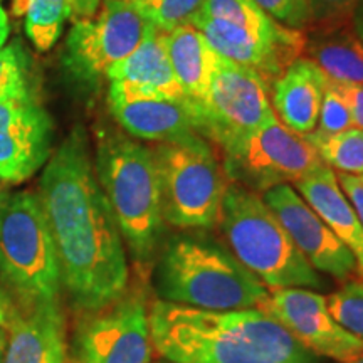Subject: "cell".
Segmentation results:
<instances>
[{
  "label": "cell",
  "mask_w": 363,
  "mask_h": 363,
  "mask_svg": "<svg viewBox=\"0 0 363 363\" xmlns=\"http://www.w3.org/2000/svg\"><path fill=\"white\" fill-rule=\"evenodd\" d=\"M38 94L30 57L21 40L0 48V99Z\"/></svg>",
  "instance_id": "d4e9b609"
},
{
  "label": "cell",
  "mask_w": 363,
  "mask_h": 363,
  "mask_svg": "<svg viewBox=\"0 0 363 363\" xmlns=\"http://www.w3.org/2000/svg\"><path fill=\"white\" fill-rule=\"evenodd\" d=\"M203 0H155L140 9L150 24L160 33H170L187 24L199 11Z\"/></svg>",
  "instance_id": "83f0119b"
},
{
  "label": "cell",
  "mask_w": 363,
  "mask_h": 363,
  "mask_svg": "<svg viewBox=\"0 0 363 363\" xmlns=\"http://www.w3.org/2000/svg\"><path fill=\"white\" fill-rule=\"evenodd\" d=\"M0 353H2V348H0Z\"/></svg>",
  "instance_id": "b9f144b4"
},
{
  "label": "cell",
  "mask_w": 363,
  "mask_h": 363,
  "mask_svg": "<svg viewBox=\"0 0 363 363\" xmlns=\"http://www.w3.org/2000/svg\"><path fill=\"white\" fill-rule=\"evenodd\" d=\"M0 286L21 306L62 296L56 246L38 192L9 194L0 203Z\"/></svg>",
  "instance_id": "8992f818"
},
{
  "label": "cell",
  "mask_w": 363,
  "mask_h": 363,
  "mask_svg": "<svg viewBox=\"0 0 363 363\" xmlns=\"http://www.w3.org/2000/svg\"><path fill=\"white\" fill-rule=\"evenodd\" d=\"M338 184L345 195L348 197V201L355 208L358 220L363 227V179L357 175H347V174H337Z\"/></svg>",
  "instance_id": "d6a6232c"
},
{
  "label": "cell",
  "mask_w": 363,
  "mask_h": 363,
  "mask_svg": "<svg viewBox=\"0 0 363 363\" xmlns=\"http://www.w3.org/2000/svg\"><path fill=\"white\" fill-rule=\"evenodd\" d=\"M220 152L227 180L256 194L278 185H294L323 163L305 136L294 133L276 116Z\"/></svg>",
  "instance_id": "9c48e42d"
},
{
  "label": "cell",
  "mask_w": 363,
  "mask_h": 363,
  "mask_svg": "<svg viewBox=\"0 0 363 363\" xmlns=\"http://www.w3.org/2000/svg\"><path fill=\"white\" fill-rule=\"evenodd\" d=\"M219 227L227 247L269 291L325 288L323 276L305 259L259 194L229 184Z\"/></svg>",
  "instance_id": "5b68a950"
},
{
  "label": "cell",
  "mask_w": 363,
  "mask_h": 363,
  "mask_svg": "<svg viewBox=\"0 0 363 363\" xmlns=\"http://www.w3.org/2000/svg\"><path fill=\"white\" fill-rule=\"evenodd\" d=\"M187 24L201 30L219 56L256 71L269 88L305 48L306 34L303 30L289 29L278 22L257 27L194 16Z\"/></svg>",
  "instance_id": "7c38bea8"
},
{
  "label": "cell",
  "mask_w": 363,
  "mask_h": 363,
  "mask_svg": "<svg viewBox=\"0 0 363 363\" xmlns=\"http://www.w3.org/2000/svg\"><path fill=\"white\" fill-rule=\"evenodd\" d=\"M262 201L278 217L298 251L320 274L323 272L342 283L355 274V256L331 233L296 189L288 184L278 185L262 194Z\"/></svg>",
  "instance_id": "9a60e30c"
},
{
  "label": "cell",
  "mask_w": 363,
  "mask_h": 363,
  "mask_svg": "<svg viewBox=\"0 0 363 363\" xmlns=\"http://www.w3.org/2000/svg\"><path fill=\"white\" fill-rule=\"evenodd\" d=\"M294 187L331 233L350 249L357 261V274L363 279V227L355 208L340 187L337 172L321 163L298 180Z\"/></svg>",
  "instance_id": "ac0fdd59"
},
{
  "label": "cell",
  "mask_w": 363,
  "mask_h": 363,
  "mask_svg": "<svg viewBox=\"0 0 363 363\" xmlns=\"http://www.w3.org/2000/svg\"><path fill=\"white\" fill-rule=\"evenodd\" d=\"M54 123L39 94L0 99V182L17 185L52 155Z\"/></svg>",
  "instance_id": "5bb4252c"
},
{
  "label": "cell",
  "mask_w": 363,
  "mask_h": 363,
  "mask_svg": "<svg viewBox=\"0 0 363 363\" xmlns=\"http://www.w3.org/2000/svg\"><path fill=\"white\" fill-rule=\"evenodd\" d=\"M38 194L56 246L62 294L72 310L96 311L123 296L130 288L128 252L81 125L52 152Z\"/></svg>",
  "instance_id": "6da1fadb"
},
{
  "label": "cell",
  "mask_w": 363,
  "mask_h": 363,
  "mask_svg": "<svg viewBox=\"0 0 363 363\" xmlns=\"http://www.w3.org/2000/svg\"><path fill=\"white\" fill-rule=\"evenodd\" d=\"M153 352L169 363H321L264 310L208 311L153 299Z\"/></svg>",
  "instance_id": "7a4b0ae2"
},
{
  "label": "cell",
  "mask_w": 363,
  "mask_h": 363,
  "mask_svg": "<svg viewBox=\"0 0 363 363\" xmlns=\"http://www.w3.org/2000/svg\"><path fill=\"white\" fill-rule=\"evenodd\" d=\"M7 195H9V192H7V189H6V184H2V182H0V203L6 201Z\"/></svg>",
  "instance_id": "f35d334b"
},
{
  "label": "cell",
  "mask_w": 363,
  "mask_h": 363,
  "mask_svg": "<svg viewBox=\"0 0 363 363\" xmlns=\"http://www.w3.org/2000/svg\"><path fill=\"white\" fill-rule=\"evenodd\" d=\"M67 320L61 298L21 306L0 363H67Z\"/></svg>",
  "instance_id": "e0dca14e"
},
{
  "label": "cell",
  "mask_w": 363,
  "mask_h": 363,
  "mask_svg": "<svg viewBox=\"0 0 363 363\" xmlns=\"http://www.w3.org/2000/svg\"><path fill=\"white\" fill-rule=\"evenodd\" d=\"M350 363H363V355H362V357H358L357 360H353V362H350Z\"/></svg>",
  "instance_id": "ab89813d"
},
{
  "label": "cell",
  "mask_w": 363,
  "mask_h": 363,
  "mask_svg": "<svg viewBox=\"0 0 363 363\" xmlns=\"http://www.w3.org/2000/svg\"><path fill=\"white\" fill-rule=\"evenodd\" d=\"M350 24H352L353 33L357 34V38L360 39L363 44V0H360V2L357 4L355 11H353V13H352Z\"/></svg>",
  "instance_id": "d590c367"
},
{
  "label": "cell",
  "mask_w": 363,
  "mask_h": 363,
  "mask_svg": "<svg viewBox=\"0 0 363 363\" xmlns=\"http://www.w3.org/2000/svg\"><path fill=\"white\" fill-rule=\"evenodd\" d=\"M158 363H169V362H163V360H162V362H158Z\"/></svg>",
  "instance_id": "60d3db41"
},
{
  "label": "cell",
  "mask_w": 363,
  "mask_h": 363,
  "mask_svg": "<svg viewBox=\"0 0 363 363\" xmlns=\"http://www.w3.org/2000/svg\"><path fill=\"white\" fill-rule=\"evenodd\" d=\"M362 179H363V175H362Z\"/></svg>",
  "instance_id": "7bdbcfd3"
},
{
  "label": "cell",
  "mask_w": 363,
  "mask_h": 363,
  "mask_svg": "<svg viewBox=\"0 0 363 363\" xmlns=\"http://www.w3.org/2000/svg\"><path fill=\"white\" fill-rule=\"evenodd\" d=\"M274 316L306 350L338 363L363 355V342L335 321L326 296L308 288L272 289L262 308Z\"/></svg>",
  "instance_id": "4fadbf2b"
},
{
  "label": "cell",
  "mask_w": 363,
  "mask_h": 363,
  "mask_svg": "<svg viewBox=\"0 0 363 363\" xmlns=\"http://www.w3.org/2000/svg\"><path fill=\"white\" fill-rule=\"evenodd\" d=\"M163 39L185 99L192 106H197L207 96L219 54L212 49L201 30L190 24L163 33Z\"/></svg>",
  "instance_id": "44dd1931"
},
{
  "label": "cell",
  "mask_w": 363,
  "mask_h": 363,
  "mask_svg": "<svg viewBox=\"0 0 363 363\" xmlns=\"http://www.w3.org/2000/svg\"><path fill=\"white\" fill-rule=\"evenodd\" d=\"M155 160L162 217L182 230H211L219 225L222 201L230 182L203 136L157 143Z\"/></svg>",
  "instance_id": "52a82bcc"
},
{
  "label": "cell",
  "mask_w": 363,
  "mask_h": 363,
  "mask_svg": "<svg viewBox=\"0 0 363 363\" xmlns=\"http://www.w3.org/2000/svg\"><path fill=\"white\" fill-rule=\"evenodd\" d=\"M305 138L315 148L320 160L333 172L363 175V130L352 128L335 135L310 133Z\"/></svg>",
  "instance_id": "603a6c76"
},
{
  "label": "cell",
  "mask_w": 363,
  "mask_h": 363,
  "mask_svg": "<svg viewBox=\"0 0 363 363\" xmlns=\"http://www.w3.org/2000/svg\"><path fill=\"white\" fill-rule=\"evenodd\" d=\"M338 91L342 93L345 101L348 104L352 116V125L355 128L363 130V86L362 84H340Z\"/></svg>",
  "instance_id": "836d02e7"
},
{
  "label": "cell",
  "mask_w": 363,
  "mask_h": 363,
  "mask_svg": "<svg viewBox=\"0 0 363 363\" xmlns=\"http://www.w3.org/2000/svg\"><path fill=\"white\" fill-rule=\"evenodd\" d=\"M326 79L311 59L293 61L271 86L276 118L294 133L310 135L316 128Z\"/></svg>",
  "instance_id": "d6986e66"
},
{
  "label": "cell",
  "mask_w": 363,
  "mask_h": 363,
  "mask_svg": "<svg viewBox=\"0 0 363 363\" xmlns=\"http://www.w3.org/2000/svg\"><path fill=\"white\" fill-rule=\"evenodd\" d=\"M326 306L335 321L348 333L363 342V279L352 278L343 281L337 291L326 296Z\"/></svg>",
  "instance_id": "484cf974"
},
{
  "label": "cell",
  "mask_w": 363,
  "mask_h": 363,
  "mask_svg": "<svg viewBox=\"0 0 363 363\" xmlns=\"http://www.w3.org/2000/svg\"><path fill=\"white\" fill-rule=\"evenodd\" d=\"M152 269L157 299L199 310H262L271 294L227 244L202 230L163 239Z\"/></svg>",
  "instance_id": "3957f363"
},
{
  "label": "cell",
  "mask_w": 363,
  "mask_h": 363,
  "mask_svg": "<svg viewBox=\"0 0 363 363\" xmlns=\"http://www.w3.org/2000/svg\"><path fill=\"white\" fill-rule=\"evenodd\" d=\"M303 54L330 81L363 86V44L353 33L352 24L316 27L306 34Z\"/></svg>",
  "instance_id": "7402d4cb"
},
{
  "label": "cell",
  "mask_w": 363,
  "mask_h": 363,
  "mask_svg": "<svg viewBox=\"0 0 363 363\" xmlns=\"http://www.w3.org/2000/svg\"><path fill=\"white\" fill-rule=\"evenodd\" d=\"M110 113L125 133L145 142H182L199 135L197 116L187 99L110 103Z\"/></svg>",
  "instance_id": "ffe728a7"
},
{
  "label": "cell",
  "mask_w": 363,
  "mask_h": 363,
  "mask_svg": "<svg viewBox=\"0 0 363 363\" xmlns=\"http://www.w3.org/2000/svg\"><path fill=\"white\" fill-rule=\"evenodd\" d=\"M194 16L257 27L271 26L276 22L254 0H203L201 9Z\"/></svg>",
  "instance_id": "4316f807"
},
{
  "label": "cell",
  "mask_w": 363,
  "mask_h": 363,
  "mask_svg": "<svg viewBox=\"0 0 363 363\" xmlns=\"http://www.w3.org/2000/svg\"><path fill=\"white\" fill-rule=\"evenodd\" d=\"M278 24L289 29L305 30L311 26L308 0H254Z\"/></svg>",
  "instance_id": "f546056e"
},
{
  "label": "cell",
  "mask_w": 363,
  "mask_h": 363,
  "mask_svg": "<svg viewBox=\"0 0 363 363\" xmlns=\"http://www.w3.org/2000/svg\"><path fill=\"white\" fill-rule=\"evenodd\" d=\"M26 33L39 51L51 49L72 19V0H22Z\"/></svg>",
  "instance_id": "cb8c5ba5"
},
{
  "label": "cell",
  "mask_w": 363,
  "mask_h": 363,
  "mask_svg": "<svg viewBox=\"0 0 363 363\" xmlns=\"http://www.w3.org/2000/svg\"><path fill=\"white\" fill-rule=\"evenodd\" d=\"M106 79L108 103H130L155 99V101H185L179 81L175 78L163 33L153 27L143 43L113 66Z\"/></svg>",
  "instance_id": "2e32d148"
},
{
  "label": "cell",
  "mask_w": 363,
  "mask_h": 363,
  "mask_svg": "<svg viewBox=\"0 0 363 363\" xmlns=\"http://www.w3.org/2000/svg\"><path fill=\"white\" fill-rule=\"evenodd\" d=\"M19 313V303L16 301V298L4 286H0V348H4V345H6L9 333H11Z\"/></svg>",
  "instance_id": "1f68e13d"
},
{
  "label": "cell",
  "mask_w": 363,
  "mask_h": 363,
  "mask_svg": "<svg viewBox=\"0 0 363 363\" xmlns=\"http://www.w3.org/2000/svg\"><path fill=\"white\" fill-rule=\"evenodd\" d=\"M352 116L348 104L338 91L335 81L326 79V86L323 91V99H321L320 115H318L316 128L311 133L316 135H335L352 128Z\"/></svg>",
  "instance_id": "f1b7e54d"
},
{
  "label": "cell",
  "mask_w": 363,
  "mask_h": 363,
  "mask_svg": "<svg viewBox=\"0 0 363 363\" xmlns=\"http://www.w3.org/2000/svg\"><path fill=\"white\" fill-rule=\"evenodd\" d=\"M153 29L143 12L125 0H103L93 17L76 21L67 34L61 65L83 91L98 89L113 66L128 57Z\"/></svg>",
  "instance_id": "ba28073f"
},
{
  "label": "cell",
  "mask_w": 363,
  "mask_h": 363,
  "mask_svg": "<svg viewBox=\"0 0 363 363\" xmlns=\"http://www.w3.org/2000/svg\"><path fill=\"white\" fill-rule=\"evenodd\" d=\"M9 33H11V27H9L7 13L4 12L2 7H0V48H4V44H6Z\"/></svg>",
  "instance_id": "8d00e7d4"
},
{
  "label": "cell",
  "mask_w": 363,
  "mask_h": 363,
  "mask_svg": "<svg viewBox=\"0 0 363 363\" xmlns=\"http://www.w3.org/2000/svg\"><path fill=\"white\" fill-rule=\"evenodd\" d=\"M99 7V0H72V21L93 17Z\"/></svg>",
  "instance_id": "e575fe53"
},
{
  "label": "cell",
  "mask_w": 363,
  "mask_h": 363,
  "mask_svg": "<svg viewBox=\"0 0 363 363\" xmlns=\"http://www.w3.org/2000/svg\"><path fill=\"white\" fill-rule=\"evenodd\" d=\"M148 296L142 284L111 305L81 313L67 343V363H152Z\"/></svg>",
  "instance_id": "30bf717a"
},
{
  "label": "cell",
  "mask_w": 363,
  "mask_h": 363,
  "mask_svg": "<svg viewBox=\"0 0 363 363\" xmlns=\"http://www.w3.org/2000/svg\"><path fill=\"white\" fill-rule=\"evenodd\" d=\"M360 0H308L311 26L335 27L350 24L352 13Z\"/></svg>",
  "instance_id": "4dcf8cb0"
},
{
  "label": "cell",
  "mask_w": 363,
  "mask_h": 363,
  "mask_svg": "<svg viewBox=\"0 0 363 363\" xmlns=\"http://www.w3.org/2000/svg\"><path fill=\"white\" fill-rule=\"evenodd\" d=\"M125 2H130V4H133V6L138 7V9H142L145 6H148V4L155 2V0H125Z\"/></svg>",
  "instance_id": "74e56055"
},
{
  "label": "cell",
  "mask_w": 363,
  "mask_h": 363,
  "mask_svg": "<svg viewBox=\"0 0 363 363\" xmlns=\"http://www.w3.org/2000/svg\"><path fill=\"white\" fill-rule=\"evenodd\" d=\"M94 172L140 274L153 266L165 239L152 148L110 125L96 130Z\"/></svg>",
  "instance_id": "277c9868"
},
{
  "label": "cell",
  "mask_w": 363,
  "mask_h": 363,
  "mask_svg": "<svg viewBox=\"0 0 363 363\" xmlns=\"http://www.w3.org/2000/svg\"><path fill=\"white\" fill-rule=\"evenodd\" d=\"M267 93L269 86L256 71L219 56L206 99L190 104L199 135L222 148L267 125L276 116Z\"/></svg>",
  "instance_id": "8fae6325"
}]
</instances>
